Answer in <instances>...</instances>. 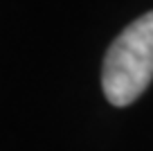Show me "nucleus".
Here are the masks:
<instances>
[{
  "label": "nucleus",
  "instance_id": "nucleus-1",
  "mask_svg": "<svg viewBox=\"0 0 153 151\" xmlns=\"http://www.w3.org/2000/svg\"><path fill=\"white\" fill-rule=\"evenodd\" d=\"M153 79V11L140 16L113 41L104 59L101 86L113 106H128Z\"/></svg>",
  "mask_w": 153,
  "mask_h": 151
}]
</instances>
